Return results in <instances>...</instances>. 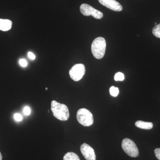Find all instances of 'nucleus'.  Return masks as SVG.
Here are the masks:
<instances>
[{"instance_id": "nucleus-19", "label": "nucleus", "mask_w": 160, "mask_h": 160, "mask_svg": "<svg viewBox=\"0 0 160 160\" xmlns=\"http://www.w3.org/2000/svg\"><path fill=\"white\" fill-rule=\"evenodd\" d=\"M28 57L29 58H30V59L32 60L35 59V55L33 54V53H32V52H28Z\"/></svg>"}, {"instance_id": "nucleus-22", "label": "nucleus", "mask_w": 160, "mask_h": 160, "mask_svg": "<svg viewBox=\"0 0 160 160\" xmlns=\"http://www.w3.org/2000/svg\"><path fill=\"white\" fill-rule=\"evenodd\" d=\"M47 89H47V88H46V90H47Z\"/></svg>"}, {"instance_id": "nucleus-18", "label": "nucleus", "mask_w": 160, "mask_h": 160, "mask_svg": "<svg viewBox=\"0 0 160 160\" xmlns=\"http://www.w3.org/2000/svg\"><path fill=\"white\" fill-rule=\"evenodd\" d=\"M155 154L158 159L160 160V148L155 149Z\"/></svg>"}, {"instance_id": "nucleus-21", "label": "nucleus", "mask_w": 160, "mask_h": 160, "mask_svg": "<svg viewBox=\"0 0 160 160\" xmlns=\"http://www.w3.org/2000/svg\"><path fill=\"white\" fill-rule=\"evenodd\" d=\"M155 24L156 26L157 24V22H155Z\"/></svg>"}, {"instance_id": "nucleus-16", "label": "nucleus", "mask_w": 160, "mask_h": 160, "mask_svg": "<svg viewBox=\"0 0 160 160\" xmlns=\"http://www.w3.org/2000/svg\"><path fill=\"white\" fill-rule=\"evenodd\" d=\"M14 118L17 122H20L22 120V116L19 113H15L14 115Z\"/></svg>"}, {"instance_id": "nucleus-17", "label": "nucleus", "mask_w": 160, "mask_h": 160, "mask_svg": "<svg viewBox=\"0 0 160 160\" xmlns=\"http://www.w3.org/2000/svg\"><path fill=\"white\" fill-rule=\"evenodd\" d=\"M23 112L26 115H29L31 113V109L28 106H26L23 110Z\"/></svg>"}, {"instance_id": "nucleus-3", "label": "nucleus", "mask_w": 160, "mask_h": 160, "mask_svg": "<svg viewBox=\"0 0 160 160\" xmlns=\"http://www.w3.org/2000/svg\"><path fill=\"white\" fill-rule=\"evenodd\" d=\"M77 118L78 122L84 126H91L93 123L92 113L89 110L85 108L78 110Z\"/></svg>"}, {"instance_id": "nucleus-10", "label": "nucleus", "mask_w": 160, "mask_h": 160, "mask_svg": "<svg viewBox=\"0 0 160 160\" xmlns=\"http://www.w3.org/2000/svg\"><path fill=\"white\" fill-rule=\"evenodd\" d=\"M135 126L138 128L144 129H150L153 127V124L152 122L138 121L135 122Z\"/></svg>"}, {"instance_id": "nucleus-15", "label": "nucleus", "mask_w": 160, "mask_h": 160, "mask_svg": "<svg viewBox=\"0 0 160 160\" xmlns=\"http://www.w3.org/2000/svg\"><path fill=\"white\" fill-rule=\"evenodd\" d=\"M19 64L20 66L23 67H26L28 65V63L26 60L24 59H21L19 61Z\"/></svg>"}, {"instance_id": "nucleus-1", "label": "nucleus", "mask_w": 160, "mask_h": 160, "mask_svg": "<svg viewBox=\"0 0 160 160\" xmlns=\"http://www.w3.org/2000/svg\"><path fill=\"white\" fill-rule=\"evenodd\" d=\"M51 109L53 116L58 119L66 121L69 119V109L65 104H61L53 100L51 102Z\"/></svg>"}, {"instance_id": "nucleus-8", "label": "nucleus", "mask_w": 160, "mask_h": 160, "mask_svg": "<svg viewBox=\"0 0 160 160\" xmlns=\"http://www.w3.org/2000/svg\"><path fill=\"white\" fill-rule=\"evenodd\" d=\"M99 2L103 6L115 11L119 12L122 10V7L116 0H98Z\"/></svg>"}, {"instance_id": "nucleus-9", "label": "nucleus", "mask_w": 160, "mask_h": 160, "mask_svg": "<svg viewBox=\"0 0 160 160\" xmlns=\"http://www.w3.org/2000/svg\"><path fill=\"white\" fill-rule=\"evenodd\" d=\"M12 22L8 19H0V30L3 31H9L11 29Z\"/></svg>"}, {"instance_id": "nucleus-4", "label": "nucleus", "mask_w": 160, "mask_h": 160, "mask_svg": "<svg viewBox=\"0 0 160 160\" xmlns=\"http://www.w3.org/2000/svg\"><path fill=\"white\" fill-rule=\"evenodd\" d=\"M122 148L124 152L128 155L136 158L139 155V151L135 143L129 138H125L122 142Z\"/></svg>"}, {"instance_id": "nucleus-2", "label": "nucleus", "mask_w": 160, "mask_h": 160, "mask_svg": "<svg viewBox=\"0 0 160 160\" xmlns=\"http://www.w3.org/2000/svg\"><path fill=\"white\" fill-rule=\"evenodd\" d=\"M106 47V41L102 37L95 39L91 45V51L96 58L100 59L105 55Z\"/></svg>"}, {"instance_id": "nucleus-12", "label": "nucleus", "mask_w": 160, "mask_h": 160, "mask_svg": "<svg viewBox=\"0 0 160 160\" xmlns=\"http://www.w3.org/2000/svg\"><path fill=\"white\" fill-rule=\"evenodd\" d=\"M109 92H110V94L111 96L116 97L118 96L119 93V90L117 87L112 86L109 89Z\"/></svg>"}, {"instance_id": "nucleus-7", "label": "nucleus", "mask_w": 160, "mask_h": 160, "mask_svg": "<svg viewBox=\"0 0 160 160\" xmlns=\"http://www.w3.org/2000/svg\"><path fill=\"white\" fill-rule=\"evenodd\" d=\"M80 149L82 154L86 160L96 159L94 149L88 144L84 143L81 146Z\"/></svg>"}, {"instance_id": "nucleus-20", "label": "nucleus", "mask_w": 160, "mask_h": 160, "mask_svg": "<svg viewBox=\"0 0 160 160\" xmlns=\"http://www.w3.org/2000/svg\"><path fill=\"white\" fill-rule=\"evenodd\" d=\"M2 156L0 152V160H2Z\"/></svg>"}, {"instance_id": "nucleus-5", "label": "nucleus", "mask_w": 160, "mask_h": 160, "mask_svg": "<svg viewBox=\"0 0 160 160\" xmlns=\"http://www.w3.org/2000/svg\"><path fill=\"white\" fill-rule=\"evenodd\" d=\"M86 72L85 66L82 64H77L72 67L69 71V76L75 82L80 81Z\"/></svg>"}, {"instance_id": "nucleus-13", "label": "nucleus", "mask_w": 160, "mask_h": 160, "mask_svg": "<svg viewBox=\"0 0 160 160\" xmlns=\"http://www.w3.org/2000/svg\"><path fill=\"white\" fill-rule=\"evenodd\" d=\"M152 33L155 36L160 38V24L157 25L152 29Z\"/></svg>"}, {"instance_id": "nucleus-6", "label": "nucleus", "mask_w": 160, "mask_h": 160, "mask_svg": "<svg viewBox=\"0 0 160 160\" xmlns=\"http://www.w3.org/2000/svg\"><path fill=\"white\" fill-rule=\"evenodd\" d=\"M80 11L83 15L86 16H92L95 18L100 19L103 17L102 12L94 9L87 4H82L80 6Z\"/></svg>"}, {"instance_id": "nucleus-11", "label": "nucleus", "mask_w": 160, "mask_h": 160, "mask_svg": "<svg viewBox=\"0 0 160 160\" xmlns=\"http://www.w3.org/2000/svg\"><path fill=\"white\" fill-rule=\"evenodd\" d=\"M63 160H80L77 154L73 152L66 153L63 158Z\"/></svg>"}, {"instance_id": "nucleus-14", "label": "nucleus", "mask_w": 160, "mask_h": 160, "mask_svg": "<svg viewBox=\"0 0 160 160\" xmlns=\"http://www.w3.org/2000/svg\"><path fill=\"white\" fill-rule=\"evenodd\" d=\"M125 79V76L121 72H118L114 76V80L115 81H123Z\"/></svg>"}]
</instances>
